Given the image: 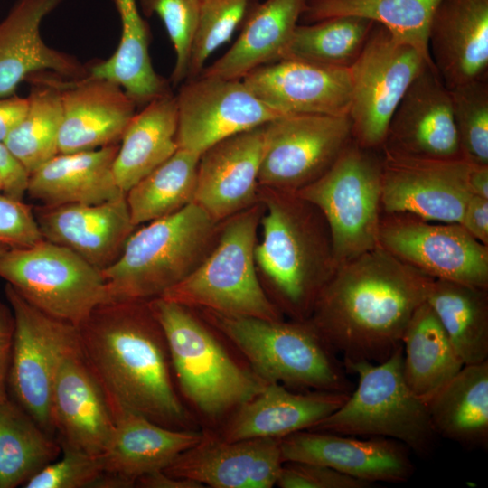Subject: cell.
I'll list each match as a JSON object with an SVG mask.
<instances>
[{"instance_id": "5bb4252c", "label": "cell", "mask_w": 488, "mask_h": 488, "mask_svg": "<svg viewBox=\"0 0 488 488\" xmlns=\"http://www.w3.org/2000/svg\"><path fill=\"white\" fill-rule=\"evenodd\" d=\"M379 247L433 279L488 289V245L460 223L381 213Z\"/></svg>"}, {"instance_id": "4316f807", "label": "cell", "mask_w": 488, "mask_h": 488, "mask_svg": "<svg viewBox=\"0 0 488 488\" xmlns=\"http://www.w3.org/2000/svg\"><path fill=\"white\" fill-rule=\"evenodd\" d=\"M203 433L165 427L131 412L118 415L101 455L105 470L101 488L135 486L141 476L165 469L202 440Z\"/></svg>"}, {"instance_id": "f6af8a7d", "label": "cell", "mask_w": 488, "mask_h": 488, "mask_svg": "<svg viewBox=\"0 0 488 488\" xmlns=\"http://www.w3.org/2000/svg\"><path fill=\"white\" fill-rule=\"evenodd\" d=\"M42 239L33 207L0 192V242L9 248H26Z\"/></svg>"}, {"instance_id": "8992f818", "label": "cell", "mask_w": 488, "mask_h": 488, "mask_svg": "<svg viewBox=\"0 0 488 488\" xmlns=\"http://www.w3.org/2000/svg\"><path fill=\"white\" fill-rule=\"evenodd\" d=\"M202 313L267 382L297 390L352 392L343 363L308 321H270L203 309Z\"/></svg>"}, {"instance_id": "484cf974", "label": "cell", "mask_w": 488, "mask_h": 488, "mask_svg": "<svg viewBox=\"0 0 488 488\" xmlns=\"http://www.w3.org/2000/svg\"><path fill=\"white\" fill-rule=\"evenodd\" d=\"M427 42L434 68L448 89L486 79L488 0H440Z\"/></svg>"}, {"instance_id": "603a6c76", "label": "cell", "mask_w": 488, "mask_h": 488, "mask_svg": "<svg viewBox=\"0 0 488 488\" xmlns=\"http://www.w3.org/2000/svg\"><path fill=\"white\" fill-rule=\"evenodd\" d=\"M264 126L225 138L200 155L193 202L214 221L221 222L259 202Z\"/></svg>"}, {"instance_id": "d6a6232c", "label": "cell", "mask_w": 488, "mask_h": 488, "mask_svg": "<svg viewBox=\"0 0 488 488\" xmlns=\"http://www.w3.org/2000/svg\"><path fill=\"white\" fill-rule=\"evenodd\" d=\"M121 23V36L114 53L92 63L88 75L119 85L135 101L145 106L170 92L169 83L154 69L149 54V28L137 0H113Z\"/></svg>"}, {"instance_id": "f546056e", "label": "cell", "mask_w": 488, "mask_h": 488, "mask_svg": "<svg viewBox=\"0 0 488 488\" xmlns=\"http://www.w3.org/2000/svg\"><path fill=\"white\" fill-rule=\"evenodd\" d=\"M305 0H265L253 6L230 49L200 75L242 80L281 60L298 24Z\"/></svg>"}, {"instance_id": "b9f144b4", "label": "cell", "mask_w": 488, "mask_h": 488, "mask_svg": "<svg viewBox=\"0 0 488 488\" xmlns=\"http://www.w3.org/2000/svg\"><path fill=\"white\" fill-rule=\"evenodd\" d=\"M251 0H200L187 79L198 77L208 58L226 43L244 21Z\"/></svg>"}, {"instance_id": "ba28073f", "label": "cell", "mask_w": 488, "mask_h": 488, "mask_svg": "<svg viewBox=\"0 0 488 488\" xmlns=\"http://www.w3.org/2000/svg\"><path fill=\"white\" fill-rule=\"evenodd\" d=\"M402 344L385 361H345L358 378L356 388L333 413L307 430L396 440L420 455L436 436L427 403L408 388L402 371Z\"/></svg>"}, {"instance_id": "d590c367", "label": "cell", "mask_w": 488, "mask_h": 488, "mask_svg": "<svg viewBox=\"0 0 488 488\" xmlns=\"http://www.w3.org/2000/svg\"><path fill=\"white\" fill-rule=\"evenodd\" d=\"M33 74L28 108L24 117L4 141V144L30 174L58 152L61 123V89L64 80L52 72Z\"/></svg>"}, {"instance_id": "ab89813d", "label": "cell", "mask_w": 488, "mask_h": 488, "mask_svg": "<svg viewBox=\"0 0 488 488\" xmlns=\"http://www.w3.org/2000/svg\"><path fill=\"white\" fill-rule=\"evenodd\" d=\"M373 24L355 15L297 24L282 59L349 69L363 50Z\"/></svg>"}, {"instance_id": "cb8c5ba5", "label": "cell", "mask_w": 488, "mask_h": 488, "mask_svg": "<svg viewBox=\"0 0 488 488\" xmlns=\"http://www.w3.org/2000/svg\"><path fill=\"white\" fill-rule=\"evenodd\" d=\"M61 108L58 152L69 154L119 144L136 104L115 82L87 75L64 80Z\"/></svg>"}, {"instance_id": "1f68e13d", "label": "cell", "mask_w": 488, "mask_h": 488, "mask_svg": "<svg viewBox=\"0 0 488 488\" xmlns=\"http://www.w3.org/2000/svg\"><path fill=\"white\" fill-rule=\"evenodd\" d=\"M436 435L470 448L488 445V360L464 365L427 402Z\"/></svg>"}, {"instance_id": "44dd1931", "label": "cell", "mask_w": 488, "mask_h": 488, "mask_svg": "<svg viewBox=\"0 0 488 488\" xmlns=\"http://www.w3.org/2000/svg\"><path fill=\"white\" fill-rule=\"evenodd\" d=\"M33 209L43 239L69 249L101 272L119 258L136 228L126 193L98 203Z\"/></svg>"}, {"instance_id": "3957f363", "label": "cell", "mask_w": 488, "mask_h": 488, "mask_svg": "<svg viewBox=\"0 0 488 488\" xmlns=\"http://www.w3.org/2000/svg\"><path fill=\"white\" fill-rule=\"evenodd\" d=\"M261 239L254 258L274 302L292 320L306 321L335 271L331 236L320 211L295 192L259 186Z\"/></svg>"}, {"instance_id": "30bf717a", "label": "cell", "mask_w": 488, "mask_h": 488, "mask_svg": "<svg viewBox=\"0 0 488 488\" xmlns=\"http://www.w3.org/2000/svg\"><path fill=\"white\" fill-rule=\"evenodd\" d=\"M0 277L40 311L75 326L109 301L100 270L43 239L0 256Z\"/></svg>"}, {"instance_id": "11a10c76", "label": "cell", "mask_w": 488, "mask_h": 488, "mask_svg": "<svg viewBox=\"0 0 488 488\" xmlns=\"http://www.w3.org/2000/svg\"><path fill=\"white\" fill-rule=\"evenodd\" d=\"M4 192V183H3L2 177L0 175V192Z\"/></svg>"}, {"instance_id": "ffe728a7", "label": "cell", "mask_w": 488, "mask_h": 488, "mask_svg": "<svg viewBox=\"0 0 488 488\" xmlns=\"http://www.w3.org/2000/svg\"><path fill=\"white\" fill-rule=\"evenodd\" d=\"M277 438L227 441L203 433L202 440L164 469L171 475L213 488H271L283 459Z\"/></svg>"}, {"instance_id": "7a4b0ae2", "label": "cell", "mask_w": 488, "mask_h": 488, "mask_svg": "<svg viewBox=\"0 0 488 488\" xmlns=\"http://www.w3.org/2000/svg\"><path fill=\"white\" fill-rule=\"evenodd\" d=\"M433 280L378 246L336 267L306 321L343 362H381L402 344Z\"/></svg>"}, {"instance_id": "e0dca14e", "label": "cell", "mask_w": 488, "mask_h": 488, "mask_svg": "<svg viewBox=\"0 0 488 488\" xmlns=\"http://www.w3.org/2000/svg\"><path fill=\"white\" fill-rule=\"evenodd\" d=\"M381 153L420 159L462 158L449 89L426 65L395 109Z\"/></svg>"}, {"instance_id": "7dc6e473", "label": "cell", "mask_w": 488, "mask_h": 488, "mask_svg": "<svg viewBox=\"0 0 488 488\" xmlns=\"http://www.w3.org/2000/svg\"><path fill=\"white\" fill-rule=\"evenodd\" d=\"M0 175L4 183V193L23 200L26 194L29 174L13 156L4 143L0 142Z\"/></svg>"}, {"instance_id": "ac0fdd59", "label": "cell", "mask_w": 488, "mask_h": 488, "mask_svg": "<svg viewBox=\"0 0 488 488\" xmlns=\"http://www.w3.org/2000/svg\"><path fill=\"white\" fill-rule=\"evenodd\" d=\"M53 435L62 451L101 455L115 427L111 408L78 343L62 357L51 397Z\"/></svg>"}, {"instance_id": "d6986e66", "label": "cell", "mask_w": 488, "mask_h": 488, "mask_svg": "<svg viewBox=\"0 0 488 488\" xmlns=\"http://www.w3.org/2000/svg\"><path fill=\"white\" fill-rule=\"evenodd\" d=\"M283 462L324 465L365 482L400 483L414 473L409 449L384 437L302 430L280 440Z\"/></svg>"}, {"instance_id": "5b68a950", "label": "cell", "mask_w": 488, "mask_h": 488, "mask_svg": "<svg viewBox=\"0 0 488 488\" xmlns=\"http://www.w3.org/2000/svg\"><path fill=\"white\" fill-rule=\"evenodd\" d=\"M148 305L165 336L182 393L206 418L232 414L268 383L239 363L191 308L162 297Z\"/></svg>"}, {"instance_id": "f35d334b", "label": "cell", "mask_w": 488, "mask_h": 488, "mask_svg": "<svg viewBox=\"0 0 488 488\" xmlns=\"http://www.w3.org/2000/svg\"><path fill=\"white\" fill-rule=\"evenodd\" d=\"M200 155L176 152L126 192L132 222L142 223L172 215L193 202Z\"/></svg>"}, {"instance_id": "c3c4849f", "label": "cell", "mask_w": 488, "mask_h": 488, "mask_svg": "<svg viewBox=\"0 0 488 488\" xmlns=\"http://www.w3.org/2000/svg\"><path fill=\"white\" fill-rule=\"evenodd\" d=\"M14 319L9 305L0 301V399L8 398V374L11 363Z\"/></svg>"}, {"instance_id": "ee69618b", "label": "cell", "mask_w": 488, "mask_h": 488, "mask_svg": "<svg viewBox=\"0 0 488 488\" xmlns=\"http://www.w3.org/2000/svg\"><path fill=\"white\" fill-rule=\"evenodd\" d=\"M62 457L35 474L23 486L25 488L98 487L105 474L101 455L62 451Z\"/></svg>"}, {"instance_id": "f1b7e54d", "label": "cell", "mask_w": 488, "mask_h": 488, "mask_svg": "<svg viewBox=\"0 0 488 488\" xmlns=\"http://www.w3.org/2000/svg\"><path fill=\"white\" fill-rule=\"evenodd\" d=\"M119 144L57 154L29 174L26 194L41 205L98 203L122 193L113 164Z\"/></svg>"}, {"instance_id": "8fae6325", "label": "cell", "mask_w": 488, "mask_h": 488, "mask_svg": "<svg viewBox=\"0 0 488 488\" xmlns=\"http://www.w3.org/2000/svg\"><path fill=\"white\" fill-rule=\"evenodd\" d=\"M426 65L429 64L415 47L374 23L363 50L349 68V117L355 143L380 152L395 109Z\"/></svg>"}, {"instance_id": "4fadbf2b", "label": "cell", "mask_w": 488, "mask_h": 488, "mask_svg": "<svg viewBox=\"0 0 488 488\" xmlns=\"http://www.w3.org/2000/svg\"><path fill=\"white\" fill-rule=\"evenodd\" d=\"M264 129L258 184L295 193L323 175L352 140L349 116L282 115Z\"/></svg>"}, {"instance_id": "9a60e30c", "label": "cell", "mask_w": 488, "mask_h": 488, "mask_svg": "<svg viewBox=\"0 0 488 488\" xmlns=\"http://www.w3.org/2000/svg\"><path fill=\"white\" fill-rule=\"evenodd\" d=\"M175 99L178 148L199 155L225 138L282 116L242 80L199 75L183 83Z\"/></svg>"}, {"instance_id": "836d02e7", "label": "cell", "mask_w": 488, "mask_h": 488, "mask_svg": "<svg viewBox=\"0 0 488 488\" xmlns=\"http://www.w3.org/2000/svg\"><path fill=\"white\" fill-rule=\"evenodd\" d=\"M401 343L406 383L426 403L464 366L427 301L413 314Z\"/></svg>"}, {"instance_id": "d4e9b609", "label": "cell", "mask_w": 488, "mask_h": 488, "mask_svg": "<svg viewBox=\"0 0 488 488\" xmlns=\"http://www.w3.org/2000/svg\"><path fill=\"white\" fill-rule=\"evenodd\" d=\"M63 0H17L0 22V98L30 76L52 72L69 80L88 75L76 57L47 45L41 24Z\"/></svg>"}, {"instance_id": "9c48e42d", "label": "cell", "mask_w": 488, "mask_h": 488, "mask_svg": "<svg viewBox=\"0 0 488 488\" xmlns=\"http://www.w3.org/2000/svg\"><path fill=\"white\" fill-rule=\"evenodd\" d=\"M382 158L353 140L318 179L296 193L329 229L337 267L379 246Z\"/></svg>"}, {"instance_id": "db71d44e", "label": "cell", "mask_w": 488, "mask_h": 488, "mask_svg": "<svg viewBox=\"0 0 488 488\" xmlns=\"http://www.w3.org/2000/svg\"><path fill=\"white\" fill-rule=\"evenodd\" d=\"M10 248L8 246H6L5 244L0 242V256H2Z\"/></svg>"}, {"instance_id": "f907efd6", "label": "cell", "mask_w": 488, "mask_h": 488, "mask_svg": "<svg viewBox=\"0 0 488 488\" xmlns=\"http://www.w3.org/2000/svg\"><path fill=\"white\" fill-rule=\"evenodd\" d=\"M28 108V98L11 95L0 98V142L20 123Z\"/></svg>"}, {"instance_id": "7402d4cb", "label": "cell", "mask_w": 488, "mask_h": 488, "mask_svg": "<svg viewBox=\"0 0 488 488\" xmlns=\"http://www.w3.org/2000/svg\"><path fill=\"white\" fill-rule=\"evenodd\" d=\"M242 80L260 100L281 115L349 116V69L282 59L253 70Z\"/></svg>"}, {"instance_id": "816d5d0a", "label": "cell", "mask_w": 488, "mask_h": 488, "mask_svg": "<svg viewBox=\"0 0 488 488\" xmlns=\"http://www.w3.org/2000/svg\"><path fill=\"white\" fill-rule=\"evenodd\" d=\"M135 486L145 488H203L195 481L176 477L164 470L155 471L138 478Z\"/></svg>"}, {"instance_id": "4dcf8cb0", "label": "cell", "mask_w": 488, "mask_h": 488, "mask_svg": "<svg viewBox=\"0 0 488 488\" xmlns=\"http://www.w3.org/2000/svg\"><path fill=\"white\" fill-rule=\"evenodd\" d=\"M177 127L176 99L171 91L136 112L121 137L113 164L122 192H127L176 152Z\"/></svg>"}, {"instance_id": "8d00e7d4", "label": "cell", "mask_w": 488, "mask_h": 488, "mask_svg": "<svg viewBox=\"0 0 488 488\" xmlns=\"http://www.w3.org/2000/svg\"><path fill=\"white\" fill-rule=\"evenodd\" d=\"M440 0H305L300 19L312 23L341 15L370 19L411 44L434 67L428 51V27Z\"/></svg>"}, {"instance_id": "6da1fadb", "label": "cell", "mask_w": 488, "mask_h": 488, "mask_svg": "<svg viewBox=\"0 0 488 488\" xmlns=\"http://www.w3.org/2000/svg\"><path fill=\"white\" fill-rule=\"evenodd\" d=\"M77 327L82 356L115 418L131 412L165 427L196 430L174 388L165 336L148 301L101 304Z\"/></svg>"}, {"instance_id": "83f0119b", "label": "cell", "mask_w": 488, "mask_h": 488, "mask_svg": "<svg viewBox=\"0 0 488 488\" xmlns=\"http://www.w3.org/2000/svg\"><path fill=\"white\" fill-rule=\"evenodd\" d=\"M349 394L292 391L281 383L268 382L230 415L220 436L227 441L282 439L313 427L339 408Z\"/></svg>"}, {"instance_id": "2e32d148", "label": "cell", "mask_w": 488, "mask_h": 488, "mask_svg": "<svg viewBox=\"0 0 488 488\" xmlns=\"http://www.w3.org/2000/svg\"><path fill=\"white\" fill-rule=\"evenodd\" d=\"M381 213L460 223L473 195V164L458 159H420L381 153Z\"/></svg>"}, {"instance_id": "bcb514c9", "label": "cell", "mask_w": 488, "mask_h": 488, "mask_svg": "<svg viewBox=\"0 0 488 488\" xmlns=\"http://www.w3.org/2000/svg\"><path fill=\"white\" fill-rule=\"evenodd\" d=\"M276 485L281 488H365L371 484L324 465L285 462Z\"/></svg>"}, {"instance_id": "f5cc1de1", "label": "cell", "mask_w": 488, "mask_h": 488, "mask_svg": "<svg viewBox=\"0 0 488 488\" xmlns=\"http://www.w3.org/2000/svg\"><path fill=\"white\" fill-rule=\"evenodd\" d=\"M469 185L473 194L488 199V165L472 164Z\"/></svg>"}, {"instance_id": "60d3db41", "label": "cell", "mask_w": 488, "mask_h": 488, "mask_svg": "<svg viewBox=\"0 0 488 488\" xmlns=\"http://www.w3.org/2000/svg\"><path fill=\"white\" fill-rule=\"evenodd\" d=\"M486 79L449 89L461 156L471 164L483 165H488Z\"/></svg>"}, {"instance_id": "7c38bea8", "label": "cell", "mask_w": 488, "mask_h": 488, "mask_svg": "<svg viewBox=\"0 0 488 488\" xmlns=\"http://www.w3.org/2000/svg\"><path fill=\"white\" fill-rule=\"evenodd\" d=\"M5 295L14 319L8 396L51 435V397L57 368L78 343V327L27 302L12 286Z\"/></svg>"}, {"instance_id": "e575fe53", "label": "cell", "mask_w": 488, "mask_h": 488, "mask_svg": "<svg viewBox=\"0 0 488 488\" xmlns=\"http://www.w3.org/2000/svg\"><path fill=\"white\" fill-rule=\"evenodd\" d=\"M426 301L464 365L488 360V289L434 279Z\"/></svg>"}, {"instance_id": "681fc988", "label": "cell", "mask_w": 488, "mask_h": 488, "mask_svg": "<svg viewBox=\"0 0 488 488\" xmlns=\"http://www.w3.org/2000/svg\"><path fill=\"white\" fill-rule=\"evenodd\" d=\"M460 224L475 239L488 245V199L473 194L465 206Z\"/></svg>"}, {"instance_id": "52a82bcc", "label": "cell", "mask_w": 488, "mask_h": 488, "mask_svg": "<svg viewBox=\"0 0 488 488\" xmlns=\"http://www.w3.org/2000/svg\"><path fill=\"white\" fill-rule=\"evenodd\" d=\"M263 205L260 202L220 222L215 242L197 267L161 296L191 309L283 320L258 277L254 249Z\"/></svg>"}, {"instance_id": "7bdbcfd3", "label": "cell", "mask_w": 488, "mask_h": 488, "mask_svg": "<svg viewBox=\"0 0 488 488\" xmlns=\"http://www.w3.org/2000/svg\"><path fill=\"white\" fill-rule=\"evenodd\" d=\"M137 3L145 16L157 15L165 27L175 52L171 83L176 86L188 77L200 0H137Z\"/></svg>"}, {"instance_id": "277c9868", "label": "cell", "mask_w": 488, "mask_h": 488, "mask_svg": "<svg viewBox=\"0 0 488 488\" xmlns=\"http://www.w3.org/2000/svg\"><path fill=\"white\" fill-rule=\"evenodd\" d=\"M219 226L192 202L135 230L119 258L101 272L108 302L161 296L203 260L215 242Z\"/></svg>"}, {"instance_id": "74e56055", "label": "cell", "mask_w": 488, "mask_h": 488, "mask_svg": "<svg viewBox=\"0 0 488 488\" xmlns=\"http://www.w3.org/2000/svg\"><path fill=\"white\" fill-rule=\"evenodd\" d=\"M61 452L55 436L22 407L0 399V488L23 486Z\"/></svg>"}]
</instances>
